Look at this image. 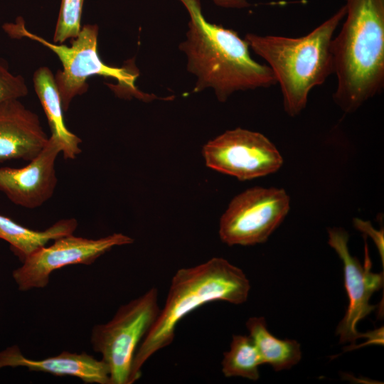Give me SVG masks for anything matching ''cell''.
<instances>
[{"label": "cell", "instance_id": "6da1fadb", "mask_svg": "<svg viewBox=\"0 0 384 384\" xmlns=\"http://www.w3.org/2000/svg\"><path fill=\"white\" fill-rule=\"evenodd\" d=\"M188 11L186 40L180 50L187 70L197 77L193 92L210 87L220 102L236 91L268 88L277 84L267 65L252 58L249 45L235 31L206 21L199 0H180Z\"/></svg>", "mask_w": 384, "mask_h": 384}, {"label": "cell", "instance_id": "7a4b0ae2", "mask_svg": "<svg viewBox=\"0 0 384 384\" xmlns=\"http://www.w3.org/2000/svg\"><path fill=\"white\" fill-rule=\"evenodd\" d=\"M345 6L346 18L331 43L333 99L348 114L384 87V0H346Z\"/></svg>", "mask_w": 384, "mask_h": 384}, {"label": "cell", "instance_id": "3957f363", "mask_svg": "<svg viewBox=\"0 0 384 384\" xmlns=\"http://www.w3.org/2000/svg\"><path fill=\"white\" fill-rule=\"evenodd\" d=\"M250 290V281L243 271L222 257L177 270L163 309L136 351L129 384L140 378L142 368L151 356L173 342L178 324L189 313L216 301L242 304Z\"/></svg>", "mask_w": 384, "mask_h": 384}, {"label": "cell", "instance_id": "277c9868", "mask_svg": "<svg viewBox=\"0 0 384 384\" xmlns=\"http://www.w3.org/2000/svg\"><path fill=\"white\" fill-rule=\"evenodd\" d=\"M346 14V6L311 31L297 38L247 33L249 47L264 59L281 88L283 107L296 117L306 107L312 89L334 74L331 43Z\"/></svg>", "mask_w": 384, "mask_h": 384}, {"label": "cell", "instance_id": "5b68a950", "mask_svg": "<svg viewBox=\"0 0 384 384\" xmlns=\"http://www.w3.org/2000/svg\"><path fill=\"white\" fill-rule=\"evenodd\" d=\"M3 30L12 38H27L45 46L53 51L60 60L63 69L58 70L55 80L64 112H67L73 100L85 94L89 85L87 80L94 75H101L116 80L117 85H112L114 92L123 97H136L150 101L156 96L144 93L135 85L138 71L134 67H112L105 64L97 52L99 27L96 24L82 26L78 36L73 38L70 46L63 43H51L29 31L21 16L15 22L6 23Z\"/></svg>", "mask_w": 384, "mask_h": 384}, {"label": "cell", "instance_id": "8992f818", "mask_svg": "<svg viewBox=\"0 0 384 384\" xmlns=\"http://www.w3.org/2000/svg\"><path fill=\"white\" fill-rule=\"evenodd\" d=\"M160 310L159 292L153 287L122 305L108 322L94 326L92 347L107 366L111 384H129L136 351Z\"/></svg>", "mask_w": 384, "mask_h": 384}, {"label": "cell", "instance_id": "52a82bcc", "mask_svg": "<svg viewBox=\"0 0 384 384\" xmlns=\"http://www.w3.org/2000/svg\"><path fill=\"white\" fill-rule=\"evenodd\" d=\"M290 198L282 188L255 186L234 197L222 215L219 236L228 245L263 243L284 220Z\"/></svg>", "mask_w": 384, "mask_h": 384}, {"label": "cell", "instance_id": "ba28073f", "mask_svg": "<svg viewBox=\"0 0 384 384\" xmlns=\"http://www.w3.org/2000/svg\"><path fill=\"white\" fill-rule=\"evenodd\" d=\"M203 156L208 168L240 181L273 174L283 164L280 152L267 137L240 127L206 143Z\"/></svg>", "mask_w": 384, "mask_h": 384}, {"label": "cell", "instance_id": "9c48e42d", "mask_svg": "<svg viewBox=\"0 0 384 384\" xmlns=\"http://www.w3.org/2000/svg\"><path fill=\"white\" fill-rule=\"evenodd\" d=\"M28 256L13 272V278L20 291L43 288L48 284L51 273L71 265H90L116 246L132 244L134 240L122 233L91 239L73 234L53 240Z\"/></svg>", "mask_w": 384, "mask_h": 384}, {"label": "cell", "instance_id": "30bf717a", "mask_svg": "<svg viewBox=\"0 0 384 384\" xmlns=\"http://www.w3.org/2000/svg\"><path fill=\"white\" fill-rule=\"evenodd\" d=\"M329 245L336 251L342 260L344 272L345 287L348 297V306L344 317L338 324L336 334L340 342H350L352 346L356 341L365 336L358 332V323L375 308L369 303L371 296L383 284V273L371 272V261L366 244L365 265L351 255L348 247V234L342 228L328 229Z\"/></svg>", "mask_w": 384, "mask_h": 384}, {"label": "cell", "instance_id": "8fae6325", "mask_svg": "<svg viewBox=\"0 0 384 384\" xmlns=\"http://www.w3.org/2000/svg\"><path fill=\"white\" fill-rule=\"evenodd\" d=\"M62 146L49 137L46 147L21 168L0 167V191L15 205L35 209L54 194L58 178L55 161Z\"/></svg>", "mask_w": 384, "mask_h": 384}, {"label": "cell", "instance_id": "7c38bea8", "mask_svg": "<svg viewBox=\"0 0 384 384\" xmlns=\"http://www.w3.org/2000/svg\"><path fill=\"white\" fill-rule=\"evenodd\" d=\"M48 140L38 115L20 99L0 102V163L13 159L31 161Z\"/></svg>", "mask_w": 384, "mask_h": 384}, {"label": "cell", "instance_id": "4fadbf2b", "mask_svg": "<svg viewBox=\"0 0 384 384\" xmlns=\"http://www.w3.org/2000/svg\"><path fill=\"white\" fill-rule=\"evenodd\" d=\"M6 366L25 367L55 376L76 377L86 383L111 384L106 363L85 352L63 351L55 356L33 360L25 357L20 348L14 346L0 351V368Z\"/></svg>", "mask_w": 384, "mask_h": 384}, {"label": "cell", "instance_id": "5bb4252c", "mask_svg": "<svg viewBox=\"0 0 384 384\" xmlns=\"http://www.w3.org/2000/svg\"><path fill=\"white\" fill-rule=\"evenodd\" d=\"M33 81L34 90L48 120L50 136L60 144L64 159H75L81 153L82 139L65 125L55 75L49 68L41 66L35 71Z\"/></svg>", "mask_w": 384, "mask_h": 384}, {"label": "cell", "instance_id": "9a60e30c", "mask_svg": "<svg viewBox=\"0 0 384 384\" xmlns=\"http://www.w3.org/2000/svg\"><path fill=\"white\" fill-rule=\"evenodd\" d=\"M78 225L75 218H66L57 221L44 230L38 231L0 215V239L9 242L13 252L23 262L50 241L73 234Z\"/></svg>", "mask_w": 384, "mask_h": 384}, {"label": "cell", "instance_id": "2e32d148", "mask_svg": "<svg viewBox=\"0 0 384 384\" xmlns=\"http://www.w3.org/2000/svg\"><path fill=\"white\" fill-rule=\"evenodd\" d=\"M249 336L253 341L263 364L274 370L291 368L302 358L300 344L295 340L277 338L267 327L264 317H251L246 322Z\"/></svg>", "mask_w": 384, "mask_h": 384}, {"label": "cell", "instance_id": "e0dca14e", "mask_svg": "<svg viewBox=\"0 0 384 384\" xmlns=\"http://www.w3.org/2000/svg\"><path fill=\"white\" fill-rule=\"evenodd\" d=\"M221 364L225 377L257 380L260 377L259 366L263 362L250 336L233 335L230 350L224 352Z\"/></svg>", "mask_w": 384, "mask_h": 384}, {"label": "cell", "instance_id": "ac0fdd59", "mask_svg": "<svg viewBox=\"0 0 384 384\" xmlns=\"http://www.w3.org/2000/svg\"><path fill=\"white\" fill-rule=\"evenodd\" d=\"M85 0H61L53 41L63 43L80 33Z\"/></svg>", "mask_w": 384, "mask_h": 384}, {"label": "cell", "instance_id": "d6986e66", "mask_svg": "<svg viewBox=\"0 0 384 384\" xmlns=\"http://www.w3.org/2000/svg\"><path fill=\"white\" fill-rule=\"evenodd\" d=\"M28 93V88L24 78L14 74L8 63L0 58V102L9 99H20Z\"/></svg>", "mask_w": 384, "mask_h": 384}, {"label": "cell", "instance_id": "ffe728a7", "mask_svg": "<svg viewBox=\"0 0 384 384\" xmlns=\"http://www.w3.org/2000/svg\"><path fill=\"white\" fill-rule=\"evenodd\" d=\"M353 225L355 228L363 233H365L366 235L370 236L372 240L374 241L376 247L378 248V252L382 258V263L383 264L384 260V249H383V228H382L380 230H376L371 223L368 221H364L360 218L353 219Z\"/></svg>", "mask_w": 384, "mask_h": 384}, {"label": "cell", "instance_id": "44dd1931", "mask_svg": "<svg viewBox=\"0 0 384 384\" xmlns=\"http://www.w3.org/2000/svg\"><path fill=\"white\" fill-rule=\"evenodd\" d=\"M213 1L219 6L229 8H244L250 6L246 0H213Z\"/></svg>", "mask_w": 384, "mask_h": 384}]
</instances>
